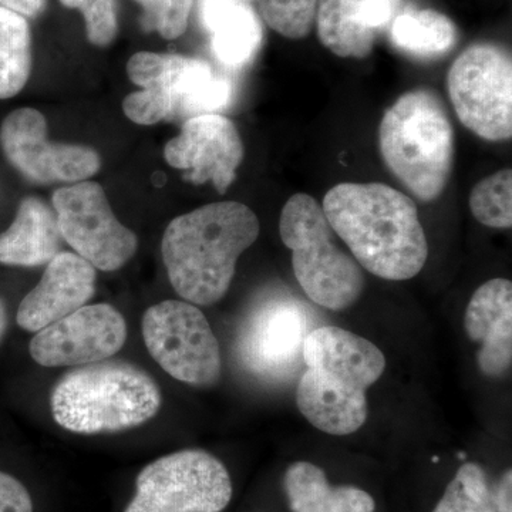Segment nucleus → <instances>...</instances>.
I'll list each match as a JSON object with an SVG mask.
<instances>
[{
  "mask_svg": "<svg viewBox=\"0 0 512 512\" xmlns=\"http://www.w3.org/2000/svg\"><path fill=\"white\" fill-rule=\"evenodd\" d=\"M306 370L296 403L323 433L348 436L366 423V392L382 377L386 359L375 343L338 326L311 330L303 343Z\"/></svg>",
  "mask_w": 512,
  "mask_h": 512,
  "instance_id": "obj_3",
  "label": "nucleus"
},
{
  "mask_svg": "<svg viewBox=\"0 0 512 512\" xmlns=\"http://www.w3.org/2000/svg\"><path fill=\"white\" fill-rule=\"evenodd\" d=\"M323 212L357 264L386 281L424 268L429 244L412 198L380 183H343L323 198Z\"/></svg>",
  "mask_w": 512,
  "mask_h": 512,
  "instance_id": "obj_1",
  "label": "nucleus"
},
{
  "mask_svg": "<svg viewBox=\"0 0 512 512\" xmlns=\"http://www.w3.org/2000/svg\"><path fill=\"white\" fill-rule=\"evenodd\" d=\"M0 512H33L28 488L3 471H0Z\"/></svg>",
  "mask_w": 512,
  "mask_h": 512,
  "instance_id": "obj_29",
  "label": "nucleus"
},
{
  "mask_svg": "<svg viewBox=\"0 0 512 512\" xmlns=\"http://www.w3.org/2000/svg\"><path fill=\"white\" fill-rule=\"evenodd\" d=\"M448 96L461 123L488 141L512 136V63L507 50L480 43L464 50L447 77Z\"/></svg>",
  "mask_w": 512,
  "mask_h": 512,
  "instance_id": "obj_8",
  "label": "nucleus"
},
{
  "mask_svg": "<svg viewBox=\"0 0 512 512\" xmlns=\"http://www.w3.org/2000/svg\"><path fill=\"white\" fill-rule=\"evenodd\" d=\"M52 202L62 238L94 268L117 271L136 255V234L117 220L100 184L67 185Z\"/></svg>",
  "mask_w": 512,
  "mask_h": 512,
  "instance_id": "obj_10",
  "label": "nucleus"
},
{
  "mask_svg": "<svg viewBox=\"0 0 512 512\" xmlns=\"http://www.w3.org/2000/svg\"><path fill=\"white\" fill-rule=\"evenodd\" d=\"M316 20L320 42L336 56L363 59L372 52L375 33L360 19L357 0H318Z\"/></svg>",
  "mask_w": 512,
  "mask_h": 512,
  "instance_id": "obj_21",
  "label": "nucleus"
},
{
  "mask_svg": "<svg viewBox=\"0 0 512 512\" xmlns=\"http://www.w3.org/2000/svg\"><path fill=\"white\" fill-rule=\"evenodd\" d=\"M144 10L143 28L167 40L178 39L187 30L194 0H136Z\"/></svg>",
  "mask_w": 512,
  "mask_h": 512,
  "instance_id": "obj_27",
  "label": "nucleus"
},
{
  "mask_svg": "<svg viewBox=\"0 0 512 512\" xmlns=\"http://www.w3.org/2000/svg\"><path fill=\"white\" fill-rule=\"evenodd\" d=\"M285 491L293 512L375 511L372 495L352 485L332 487L325 471L306 461L286 470Z\"/></svg>",
  "mask_w": 512,
  "mask_h": 512,
  "instance_id": "obj_20",
  "label": "nucleus"
},
{
  "mask_svg": "<svg viewBox=\"0 0 512 512\" xmlns=\"http://www.w3.org/2000/svg\"><path fill=\"white\" fill-rule=\"evenodd\" d=\"M127 340L126 319L107 303L83 306L36 332L29 346L37 365H92L116 355Z\"/></svg>",
  "mask_w": 512,
  "mask_h": 512,
  "instance_id": "obj_14",
  "label": "nucleus"
},
{
  "mask_svg": "<svg viewBox=\"0 0 512 512\" xmlns=\"http://www.w3.org/2000/svg\"><path fill=\"white\" fill-rule=\"evenodd\" d=\"M6 326H8V315H6L5 303L0 299V342L5 336Z\"/></svg>",
  "mask_w": 512,
  "mask_h": 512,
  "instance_id": "obj_33",
  "label": "nucleus"
},
{
  "mask_svg": "<svg viewBox=\"0 0 512 512\" xmlns=\"http://www.w3.org/2000/svg\"><path fill=\"white\" fill-rule=\"evenodd\" d=\"M231 498L224 464L207 451L183 450L143 468L126 512H221Z\"/></svg>",
  "mask_w": 512,
  "mask_h": 512,
  "instance_id": "obj_7",
  "label": "nucleus"
},
{
  "mask_svg": "<svg viewBox=\"0 0 512 512\" xmlns=\"http://www.w3.org/2000/svg\"><path fill=\"white\" fill-rule=\"evenodd\" d=\"M470 210L488 228L508 229L512 225V171L508 168L484 178L470 194Z\"/></svg>",
  "mask_w": 512,
  "mask_h": 512,
  "instance_id": "obj_25",
  "label": "nucleus"
},
{
  "mask_svg": "<svg viewBox=\"0 0 512 512\" xmlns=\"http://www.w3.org/2000/svg\"><path fill=\"white\" fill-rule=\"evenodd\" d=\"M201 25L210 35L211 49L228 69L251 63L264 39L261 20L241 0H198Z\"/></svg>",
  "mask_w": 512,
  "mask_h": 512,
  "instance_id": "obj_18",
  "label": "nucleus"
},
{
  "mask_svg": "<svg viewBox=\"0 0 512 512\" xmlns=\"http://www.w3.org/2000/svg\"><path fill=\"white\" fill-rule=\"evenodd\" d=\"M397 3L399 0H357L360 19L372 30L387 25L396 12Z\"/></svg>",
  "mask_w": 512,
  "mask_h": 512,
  "instance_id": "obj_30",
  "label": "nucleus"
},
{
  "mask_svg": "<svg viewBox=\"0 0 512 512\" xmlns=\"http://www.w3.org/2000/svg\"><path fill=\"white\" fill-rule=\"evenodd\" d=\"M255 212L237 201L214 202L174 218L161 241L168 279L192 305L227 295L239 256L258 239Z\"/></svg>",
  "mask_w": 512,
  "mask_h": 512,
  "instance_id": "obj_2",
  "label": "nucleus"
},
{
  "mask_svg": "<svg viewBox=\"0 0 512 512\" xmlns=\"http://www.w3.org/2000/svg\"><path fill=\"white\" fill-rule=\"evenodd\" d=\"M497 512H512V471L508 470L494 491Z\"/></svg>",
  "mask_w": 512,
  "mask_h": 512,
  "instance_id": "obj_32",
  "label": "nucleus"
},
{
  "mask_svg": "<svg viewBox=\"0 0 512 512\" xmlns=\"http://www.w3.org/2000/svg\"><path fill=\"white\" fill-rule=\"evenodd\" d=\"M96 268L72 252H59L45 274L20 302L18 325L39 332L86 306L96 292Z\"/></svg>",
  "mask_w": 512,
  "mask_h": 512,
  "instance_id": "obj_16",
  "label": "nucleus"
},
{
  "mask_svg": "<svg viewBox=\"0 0 512 512\" xmlns=\"http://www.w3.org/2000/svg\"><path fill=\"white\" fill-rule=\"evenodd\" d=\"M384 164L419 200H437L453 167L454 131L446 107L431 90L403 94L379 127Z\"/></svg>",
  "mask_w": 512,
  "mask_h": 512,
  "instance_id": "obj_5",
  "label": "nucleus"
},
{
  "mask_svg": "<svg viewBox=\"0 0 512 512\" xmlns=\"http://www.w3.org/2000/svg\"><path fill=\"white\" fill-rule=\"evenodd\" d=\"M127 73L141 89L163 94L170 106L168 121L220 114L234 100L232 80L198 57L140 52L128 60Z\"/></svg>",
  "mask_w": 512,
  "mask_h": 512,
  "instance_id": "obj_11",
  "label": "nucleus"
},
{
  "mask_svg": "<svg viewBox=\"0 0 512 512\" xmlns=\"http://www.w3.org/2000/svg\"><path fill=\"white\" fill-rule=\"evenodd\" d=\"M60 3L82 13L87 37L93 45L106 47L116 39L119 32L117 0H60Z\"/></svg>",
  "mask_w": 512,
  "mask_h": 512,
  "instance_id": "obj_28",
  "label": "nucleus"
},
{
  "mask_svg": "<svg viewBox=\"0 0 512 512\" xmlns=\"http://www.w3.org/2000/svg\"><path fill=\"white\" fill-rule=\"evenodd\" d=\"M309 333L311 319L303 303L285 296L268 299L249 313L239 330V360L255 376L281 382L298 372Z\"/></svg>",
  "mask_w": 512,
  "mask_h": 512,
  "instance_id": "obj_12",
  "label": "nucleus"
},
{
  "mask_svg": "<svg viewBox=\"0 0 512 512\" xmlns=\"http://www.w3.org/2000/svg\"><path fill=\"white\" fill-rule=\"evenodd\" d=\"M457 30L443 13L424 9L397 16L392 26L394 46L417 57L441 56L456 45Z\"/></svg>",
  "mask_w": 512,
  "mask_h": 512,
  "instance_id": "obj_22",
  "label": "nucleus"
},
{
  "mask_svg": "<svg viewBox=\"0 0 512 512\" xmlns=\"http://www.w3.org/2000/svg\"><path fill=\"white\" fill-rule=\"evenodd\" d=\"M282 242L291 249L296 281L316 305L343 311L365 289L363 268L333 238V228L311 195H292L279 220Z\"/></svg>",
  "mask_w": 512,
  "mask_h": 512,
  "instance_id": "obj_6",
  "label": "nucleus"
},
{
  "mask_svg": "<svg viewBox=\"0 0 512 512\" xmlns=\"http://www.w3.org/2000/svg\"><path fill=\"white\" fill-rule=\"evenodd\" d=\"M0 8L18 13L23 18H36L46 8V0H0Z\"/></svg>",
  "mask_w": 512,
  "mask_h": 512,
  "instance_id": "obj_31",
  "label": "nucleus"
},
{
  "mask_svg": "<svg viewBox=\"0 0 512 512\" xmlns=\"http://www.w3.org/2000/svg\"><path fill=\"white\" fill-rule=\"evenodd\" d=\"M0 146L9 163L37 184L82 183L101 167L93 148L47 140L45 116L35 109L12 111L3 120Z\"/></svg>",
  "mask_w": 512,
  "mask_h": 512,
  "instance_id": "obj_13",
  "label": "nucleus"
},
{
  "mask_svg": "<svg viewBox=\"0 0 512 512\" xmlns=\"http://www.w3.org/2000/svg\"><path fill=\"white\" fill-rule=\"evenodd\" d=\"M161 403L160 389L148 373L106 360L67 373L50 399L56 423L77 434L134 429L153 419Z\"/></svg>",
  "mask_w": 512,
  "mask_h": 512,
  "instance_id": "obj_4",
  "label": "nucleus"
},
{
  "mask_svg": "<svg viewBox=\"0 0 512 512\" xmlns=\"http://www.w3.org/2000/svg\"><path fill=\"white\" fill-rule=\"evenodd\" d=\"M141 326L148 353L168 375L192 386H212L220 380V343L197 306L157 303L144 313Z\"/></svg>",
  "mask_w": 512,
  "mask_h": 512,
  "instance_id": "obj_9",
  "label": "nucleus"
},
{
  "mask_svg": "<svg viewBox=\"0 0 512 512\" xmlns=\"http://www.w3.org/2000/svg\"><path fill=\"white\" fill-rule=\"evenodd\" d=\"M171 167L185 171L192 184H214L225 192L237 177L244 143L237 127L222 114H204L184 121L181 133L164 147Z\"/></svg>",
  "mask_w": 512,
  "mask_h": 512,
  "instance_id": "obj_15",
  "label": "nucleus"
},
{
  "mask_svg": "<svg viewBox=\"0 0 512 512\" xmlns=\"http://www.w3.org/2000/svg\"><path fill=\"white\" fill-rule=\"evenodd\" d=\"M433 512H497L483 468L474 463L460 467Z\"/></svg>",
  "mask_w": 512,
  "mask_h": 512,
  "instance_id": "obj_24",
  "label": "nucleus"
},
{
  "mask_svg": "<svg viewBox=\"0 0 512 512\" xmlns=\"http://www.w3.org/2000/svg\"><path fill=\"white\" fill-rule=\"evenodd\" d=\"M468 338L480 345L478 365L490 377H500L512 362V284L491 279L477 289L464 318Z\"/></svg>",
  "mask_w": 512,
  "mask_h": 512,
  "instance_id": "obj_17",
  "label": "nucleus"
},
{
  "mask_svg": "<svg viewBox=\"0 0 512 512\" xmlns=\"http://www.w3.org/2000/svg\"><path fill=\"white\" fill-rule=\"evenodd\" d=\"M255 10L269 28L288 39L311 33L318 0H241Z\"/></svg>",
  "mask_w": 512,
  "mask_h": 512,
  "instance_id": "obj_26",
  "label": "nucleus"
},
{
  "mask_svg": "<svg viewBox=\"0 0 512 512\" xmlns=\"http://www.w3.org/2000/svg\"><path fill=\"white\" fill-rule=\"evenodd\" d=\"M32 70V33L28 20L0 8V100L22 92Z\"/></svg>",
  "mask_w": 512,
  "mask_h": 512,
  "instance_id": "obj_23",
  "label": "nucleus"
},
{
  "mask_svg": "<svg viewBox=\"0 0 512 512\" xmlns=\"http://www.w3.org/2000/svg\"><path fill=\"white\" fill-rule=\"evenodd\" d=\"M59 224L55 210L39 198L20 202L15 221L0 234V264L40 266L60 252Z\"/></svg>",
  "mask_w": 512,
  "mask_h": 512,
  "instance_id": "obj_19",
  "label": "nucleus"
}]
</instances>
